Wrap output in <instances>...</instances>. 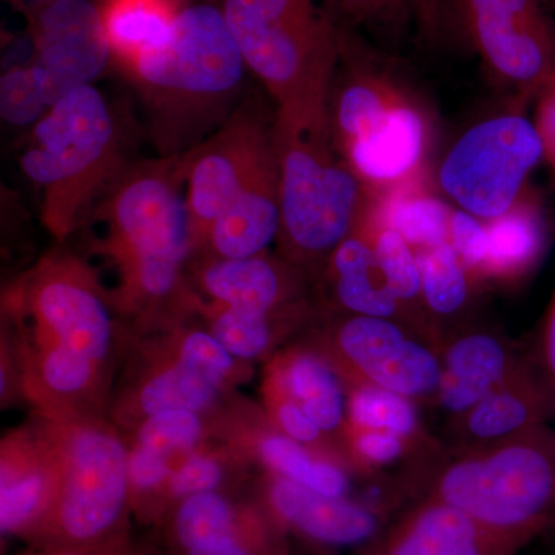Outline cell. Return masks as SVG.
Returning <instances> with one entry per match:
<instances>
[{
    "mask_svg": "<svg viewBox=\"0 0 555 555\" xmlns=\"http://www.w3.org/2000/svg\"><path fill=\"white\" fill-rule=\"evenodd\" d=\"M528 358L537 377L555 404V291Z\"/></svg>",
    "mask_w": 555,
    "mask_h": 555,
    "instance_id": "cell-42",
    "label": "cell"
},
{
    "mask_svg": "<svg viewBox=\"0 0 555 555\" xmlns=\"http://www.w3.org/2000/svg\"><path fill=\"white\" fill-rule=\"evenodd\" d=\"M554 414V401L529 363L473 408L449 418L443 443L451 452L488 447L547 423Z\"/></svg>",
    "mask_w": 555,
    "mask_h": 555,
    "instance_id": "cell-19",
    "label": "cell"
},
{
    "mask_svg": "<svg viewBox=\"0 0 555 555\" xmlns=\"http://www.w3.org/2000/svg\"><path fill=\"white\" fill-rule=\"evenodd\" d=\"M534 119L543 142V160L555 171V78L535 94Z\"/></svg>",
    "mask_w": 555,
    "mask_h": 555,
    "instance_id": "cell-44",
    "label": "cell"
},
{
    "mask_svg": "<svg viewBox=\"0 0 555 555\" xmlns=\"http://www.w3.org/2000/svg\"><path fill=\"white\" fill-rule=\"evenodd\" d=\"M327 113L335 145L369 192L433 173L436 122L426 102L389 57L345 31Z\"/></svg>",
    "mask_w": 555,
    "mask_h": 555,
    "instance_id": "cell-1",
    "label": "cell"
},
{
    "mask_svg": "<svg viewBox=\"0 0 555 555\" xmlns=\"http://www.w3.org/2000/svg\"><path fill=\"white\" fill-rule=\"evenodd\" d=\"M302 273L284 258L259 254L248 258L215 257L201 270V286L221 308L276 317L306 310Z\"/></svg>",
    "mask_w": 555,
    "mask_h": 555,
    "instance_id": "cell-18",
    "label": "cell"
},
{
    "mask_svg": "<svg viewBox=\"0 0 555 555\" xmlns=\"http://www.w3.org/2000/svg\"><path fill=\"white\" fill-rule=\"evenodd\" d=\"M327 98L280 105L273 144L280 179V241L284 258L312 272L364 217L371 192L332 137Z\"/></svg>",
    "mask_w": 555,
    "mask_h": 555,
    "instance_id": "cell-3",
    "label": "cell"
},
{
    "mask_svg": "<svg viewBox=\"0 0 555 555\" xmlns=\"http://www.w3.org/2000/svg\"><path fill=\"white\" fill-rule=\"evenodd\" d=\"M273 159V120L266 122L250 109L235 113L217 133L182 156L185 204L195 246L204 243L211 224Z\"/></svg>",
    "mask_w": 555,
    "mask_h": 555,
    "instance_id": "cell-12",
    "label": "cell"
},
{
    "mask_svg": "<svg viewBox=\"0 0 555 555\" xmlns=\"http://www.w3.org/2000/svg\"><path fill=\"white\" fill-rule=\"evenodd\" d=\"M542 539L546 540L547 545H550L551 551H553V554L555 555V524L553 528H551L550 531H547L546 534L542 537Z\"/></svg>",
    "mask_w": 555,
    "mask_h": 555,
    "instance_id": "cell-45",
    "label": "cell"
},
{
    "mask_svg": "<svg viewBox=\"0 0 555 555\" xmlns=\"http://www.w3.org/2000/svg\"><path fill=\"white\" fill-rule=\"evenodd\" d=\"M53 555H93V554H90V553H86V551H78V550H69V551H64V553H57V554H53Z\"/></svg>",
    "mask_w": 555,
    "mask_h": 555,
    "instance_id": "cell-46",
    "label": "cell"
},
{
    "mask_svg": "<svg viewBox=\"0 0 555 555\" xmlns=\"http://www.w3.org/2000/svg\"><path fill=\"white\" fill-rule=\"evenodd\" d=\"M488 224L481 284H513L539 268L550 246V225L539 199L526 190L516 206Z\"/></svg>",
    "mask_w": 555,
    "mask_h": 555,
    "instance_id": "cell-23",
    "label": "cell"
},
{
    "mask_svg": "<svg viewBox=\"0 0 555 555\" xmlns=\"http://www.w3.org/2000/svg\"><path fill=\"white\" fill-rule=\"evenodd\" d=\"M108 246L139 298L163 299L178 287L193 244L181 160L120 170L100 207Z\"/></svg>",
    "mask_w": 555,
    "mask_h": 555,
    "instance_id": "cell-5",
    "label": "cell"
},
{
    "mask_svg": "<svg viewBox=\"0 0 555 555\" xmlns=\"http://www.w3.org/2000/svg\"><path fill=\"white\" fill-rule=\"evenodd\" d=\"M31 292L36 321L54 345L100 363L112 341V318L90 278L72 262L43 268Z\"/></svg>",
    "mask_w": 555,
    "mask_h": 555,
    "instance_id": "cell-15",
    "label": "cell"
},
{
    "mask_svg": "<svg viewBox=\"0 0 555 555\" xmlns=\"http://www.w3.org/2000/svg\"><path fill=\"white\" fill-rule=\"evenodd\" d=\"M31 67L13 68L0 80V115L13 126L38 124L49 112Z\"/></svg>",
    "mask_w": 555,
    "mask_h": 555,
    "instance_id": "cell-37",
    "label": "cell"
},
{
    "mask_svg": "<svg viewBox=\"0 0 555 555\" xmlns=\"http://www.w3.org/2000/svg\"><path fill=\"white\" fill-rule=\"evenodd\" d=\"M130 69L171 156L217 118L247 67L222 10L193 5L178 11L169 38Z\"/></svg>",
    "mask_w": 555,
    "mask_h": 555,
    "instance_id": "cell-4",
    "label": "cell"
},
{
    "mask_svg": "<svg viewBox=\"0 0 555 555\" xmlns=\"http://www.w3.org/2000/svg\"><path fill=\"white\" fill-rule=\"evenodd\" d=\"M96 363L67 347H51L43 356L40 374L43 383L53 392L72 396L86 389L93 378Z\"/></svg>",
    "mask_w": 555,
    "mask_h": 555,
    "instance_id": "cell-39",
    "label": "cell"
},
{
    "mask_svg": "<svg viewBox=\"0 0 555 555\" xmlns=\"http://www.w3.org/2000/svg\"><path fill=\"white\" fill-rule=\"evenodd\" d=\"M272 382L327 436L341 438L347 425L346 387L326 358L315 349L292 350L276 364Z\"/></svg>",
    "mask_w": 555,
    "mask_h": 555,
    "instance_id": "cell-25",
    "label": "cell"
},
{
    "mask_svg": "<svg viewBox=\"0 0 555 555\" xmlns=\"http://www.w3.org/2000/svg\"><path fill=\"white\" fill-rule=\"evenodd\" d=\"M352 22L369 30L398 31L406 27L412 14H420L426 25L434 22L440 0H332Z\"/></svg>",
    "mask_w": 555,
    "mask_h": 555,
    "instance_id": "cell-35",
    "label": "cell"
},
{
    "mask_svg": "<svg viewBox=\"0 0 555 555\" xmlns=\"http://www.w3.org/2000/svg\"><path fill=\"white\" fill-rule=\"evenodd\" d=\"M529 364L502 334L477 326L456 328L441 346V379L434 406L449 418L463 414Z\"/></svg>",
    "mask_w": 555,
    "mask_h": 555,
    "instance_id": "cell-17",
    "label": "cell"
},
{
    "mask_svg": "<svg viewBox=\"0 0 555 555\" xmlns=\"http://www.w3.org/2000/svg\"><path fill=\"white\" fill-rule=\"evenodd\" d=\"M449 243L454 247L463 264L481 286L486 255H488V224L483 219L454 207Z\"/></svg>",
    "mask_w": 555,
    "mask_h": 555,
    "instance_id": "cell-40",
    "label": "cell"
},
{
    "mask_svg": "<svg viewBox=\"0 0 555 555\" xmlns=\"http://www.w3.org/2000/svg\"><path fill=\"white\" fill-rule=\"evenodd\" d=\"M320 270L338 315L389 318L411 326L387 286L371 241L360 228L332 251Z\"/></svg>",
    "mask_w": 555,
    "mask_h": 555,
    "instance_id": "cell-21",
    "label": "cell"
},
{
    "mask_svg": "<svg viewBox=\"0 0 555 555\" xmlns=\"http://www.w3.org/2000/svg\"><path fill=\"white\" fill-rule=\"evenodd\" d=\"M270 383H272L269 392L270 406H272L278 430L315 452L317 455L343 466L341 462L335 459L334 449L327 447L326 441H324L327 434L280 386L273 382Z\"/></svg>",
    "mask_w": 555,
    "mask_h": 555,
    "instance_id": "cell-38",
    "label": "cell"
},
{
    "mask_svg": "<svg viewBox=\"0 0 555 555\" xmlns=\"http://www.w3.org/2000/svg\"><path fill=\"white\" fill-rule=\"evenodd\" d=\"M347 466L363 476H379L383 470L398 465L425 460L409 441L392 433L352 425L347 422L341 436Z\"/></svg>",
    "mask_w": 555,
    "mask_h": 555,
    "instance_id": "cell-33",
    "label": "cell"
},
{
    "mask_svg": "<svg viewBox=\"0 0 555 555\" xmlns=\"http://www.w3.org/2000/svg\"><path fill=\"white\" fill-rule=\"evenodd\" d=\"M268 503L270 516L281 528L328 547L364 546L390 518L385 506L318 494L278 476L270 481Z\"/></svg>",
    "mask_w": 555,
    "mask_h": 555,
    "instance_id": "cell-16",
    "label": "cell"
},
{
    "mask_svg": "<svg viewBox=\"0 0 555 555\" xmlns=\"http://www.w3.org/2000/svg\"><path fill=\"white\" fill-rule=\"evenodd\" d=\"M259 456L278 477L312 489L318 494L347 496L350 478L346 467L317 455L283 433L268 434L259 441Z\"/></svg>",
    "mask_w": 555,
    "mask_h": 555,
    "instance_id": "cell-31",
    "label": "cell"
},
{
    "mask_svg": "<svg viewBox=\"0 0 555 555\" xmlns=\"http://www.w3.org/2000/svg\"><path fill=\"white\" fill-rule=\"evenodd\" d=\"M369 211L397 230L415 251L449 243L454 206L438 192L434 173L371 193Z\"/></svg>",
    "mask_w": 555,
    "mask_h": 555,
    "instance_id": "cell-24",
    "label": "cell"
},
{
    "mask_svg": "<svg viewBox=\"0 0 555 555\" xmlns=\"http://www.w3.org/2000/svg\"><path fill=\"white\" fill-rule=\"evenodd\" d=\"M346 387L347 422L382 429L404 438L423 459L443 452V440L433 436L423 425L418 404L411 398L382 387L352 385Z\"/></svg>",
    "mask_w": 555,
    "mask_h": 555,
    "instance_id": "cell-28",
    "label": "cell"
},
{
    "mask_svg": "<svg viewBox=\"0 0 555 555\" xmlns=\"http://www.w3.org/2000/svg\"><path fill=\"white\" fill-rule=\"evenodd\" d=\"M532 542L488 528L436 500H418L390 516L356 555H518Z\"/></svg>",
    "mask_w": 555,
    "mask_h": 555,
    "instance_id": "cell-14",
    "label": "cell"
},
{
    "mask_svg": "<svg viewBox=\"0 0 555 555\" xmlns=\"http://www.w3.org/2000/svg\"><path fill=\"white\" fill-rule=\"evenodd\" d=\"M416 258L426 317L443 346L448 334L466 326L465 318L477 295L478 283L451 243L416 250Z\"/></svg>",
    "mask_w": 555,
    "mask_h": 555,
    "instance_id": "cell-26",
    "label": "cell"
},
{
    "mask_svg": "<svg viewBox=\"0 0 555 555\" xmlns=\"http://www.w3.org/2000/svg\"><path fill=\"white\" fill-rule=\"evenodd\" d=\"M222 480L221 466L210 456L193 455L185 460L169 480L170 494L177 499L217 491Z\"/></svg>",
    "mask_w": 555,
    "mask_h": 555,
    "instance_id": "cell-41",
    "label": "cell"
},
{
    "mask_svg": "<svg viewBox=\"0 0 555 555\" xmlns=\"http://www.w3.org/2000/svg\"><path fill=\"white\" fill-rule=\"evenodd\" d=\"M224 375L179 352L173 366L159 372L142 387L139 404L145 415L166 411H204L217 400Z\"/></svg>",
    "mask_w": 555,
    "mask_h": 555,
    "instance_id": "cell-30",
    "label": "cell"
},
{
    "mask_svg": "<svg viewBox=\"0 0 555 555\" xmlns=\"http://www.w3.org/2000/svg\"><path fill=\"white\" fill-rule=\"evenodd\" d=\"M547 5H550L551 13H553L554 20H555V0H546Z\"/></svg>",
    "mask_w": 555,
    "mask_h": 555,
    "instance_id": "cell-47",
    "label": "cell"
},
{
    "mask_svg": "<svg viewBox=\"0 0 555 555\" xmlns=\"http://www.w3.org/2000/svg\"><path fill=\"white\" fill-rule=\"evenodd\" d=\"M436 500L478 524L539 540L555 524V429L542 423L516 437L429 456L404 466L396 505Z\"/></svg>",
    "mask_w": 555,
    "mask_h": 555,
    "instance_id": "cell-2",
    "label": "cell"
},
{
    "mask_svg": "<svg viewBox=\"0 0 555 555\" xmlns=\"http://www.w3.org/2000/svg\"><path fill=\"white\" fill-rule=\"evenodd\" d=\"M173 529L185 555H272L278 550L269 529L241 531L235 509L217 491L182 500Z\"/></svg>",
    "mask_w": 555,
    "mask_h": 555,
    "instance_id": "cell-22",
    "label": "cell"
},
{
    "mask_svg": "<svg viewBox=\"0 0 555 555\" xmlns=\"http://www.w3.org/2000/svg\"><path fill=\"white\" fill-rule=\"evenodd\" d=\"M112 54L102 11L87 0H54L40 11L31 69L49 107L91 86Z\"/></svg>",
    "mask_w": 555,
    "mask_h": 555,
    "instance_id": "cell-13",
    "label": "cell"
},
{
    "mask_svg": "<svg viewBox=\"0 0 555 555\" xmlns=\"http://www.w3.org/2000/svg\"><path fill=\"white\" fill-rule=\"evenodd\" d=\"M57 488L39 467L10 473L3 469L0 488V526L3 532H21L49 518Z\"/></svg>",
    "mask_w": 555,
    "mask_h": 555,
    "instance_id": "cell-32",
    "label": "cell"
},
{
    "mask_svg": "<svg viewBox=\"0 0 555 555\" xmlns=\"http://www.w3.org/2000/svg\"><path fill=\"white\" fill-rule=\"evenodd\" d=\"M171 476L169 456L144 447H137L129 455L130 485L138 491L159 488Z\"/></svg>",
    "mask_w": 555,
    "mask_h": 555,
    "instance_id": "cell-43",
    "label": "cell"
},
{
    "mask_svg": "<svg viewBox=\"0 0 555 555\" xmlns=\"http://www.w3.org/2000/svg\"><path fill=\"white\" fill-rule=\"evenodd\" d=\"M460 30L489 79L534 100L555 78V20L546 0H451Z\"/></svg>",
    "mask_w": 555,
    "mask_h": 555,
    "instance_id": "cell-10",
    "label": "cell"
},
{
    "mask_svg": "<svg viewBox=\"0 0 555 555\" xmlns=\"http://www.w3.org/2000/svg\"><path fill=\"white\" fill-rule=\"evenodd\" d=\"M280 179L278 164L255 175L238 198L211 224L206 235L215 257L248 258L264 254L280 233Z\"/></svg>",
    "mask_w": 555,
    "mask_h": 555,
    "instance_id": "cell-20",
    "label": "cell"
},
{
    "mask_svg": "<svg viewBox=\"0 0 555 555\" xmlns=\"http://www.w3.org/2000/svg\"><path fill=\"white\" fill-rule=\"evenodd\" d=\"M177 14L170 0H108L102 20L112 53L130 68L169 38Z\"/></svg>",
    "mask_w": 555,
    "mask_h": 555,
    "instance_id": "cell-29",
    "label": "cell"
},
{
    "mask_svg": "<svg viewBox=\"0 0 555 555\" xmlns=\"http://www.w3.org/2000/svg\"><path fill=\"white\" fill-rule=\"evenodd\" d=\"M201 434L203 425L196 412H159L145 420L139 429L138 444L170 459L173 452H185L195 447Z\"/></svg>",
    "mask_w": 555,
    "mask_h": 555,
    "instance_id": "cell-36",
    "label": "cell"
},
{
    "mask_svg": "<svg viewBox=\"0 0 555 555\" xmlns=\"http://www.w3.org/2000/svg\"><path fill=\"white\" fill-rule=\"evenodd\" d=\"M118 152L112 109L93 86L72 91L36 124L21 166L42 190V219L54 235H67L118 177Z\"/></svg>",
    "mask_w": 555,
    "mask_h": 555,
    "instance_id": "cell-6",
    "label": "cell"
},
{
    "mask_svg": "<svg viewBox=\"0 0 555 555\" xmlns=\"http://www.w3.org/2000/svg\"><path fill=\"white\" fill-rule=\"evenodd\" d=\"M221 10L276 107L328 96L343 31L315 0H224Z\"/></svg>",
    "mask_w": 555,
    "mask_h": 555,
    "instance_id": "cell-7",
    "label": "cell"
},
{
    "mask_svg": "<svg viewBox=\"0 0 555 555\" xmlns=\"http://www.w3.org/2000/svg\"><path fill=\"white\" fill-rule=\"evenodd\" d=\"M358 228L363 230L364 235L371 241L387 286L406 312L409 323L441 353L440 339L430 326L423 305L422 273L416 251L397 230L390 229L375 218L369 211V204Z\"/></svg>",
    "mask_w": 555,
    "mask_h": 555,
    "instance_id": "cell-27",
    "label": "cell"
},
{
    "mask_svg": "<svg viewBox=\"0 0 555 555\" xmlns=\"http://www.w3.org/2000/svg\"><path fill=\"white\" fill-rule=\"evenodd\" d=\"M525 102L467 127L441 155L434 181L455 208L491 221L525 195L532 171L543 163V142Z\"/></svg>",
    "mask_w": 555,
    "mask_h": 555,
    "instance_id": "cell-8",
    "label": "cell"
},
{
    "mask_svg": "<svg viewBox=\"0 0 555 555\" xmlns=\"http://www.w3.org/2000/svg\"><path fill=\"white\" fill-rule=\"evenodd\" d=\"M305 312L306 310H301L286 315L262 317L221 308L215 317L211 334L225 347L230 356L254 360L261 357L272 345L275 318L305 315Z\"/></svg>",
    "mask_w": 555,
    "mask_h": 555,
    "instance_id": "cell-34",
    "label": "cell"
},
{
    "mask_svg": "<svg viewBox=\"0 0 555 555\" xmlns=\"http://www.w3.org/2000/svg\"><path fill=\"white\" fill-rule=\"evenodd\" d=\"M62 476L49 514L53 531L75 545L108 534L126 507L129 455L118 438L96 427H80L62 452Z\"/></svg>",
    "mask_w": 555,
    "mask_h": 555,
    "instance_id": "cell-11",
    "label": "cell"
},
{
    "mask_svg": "<svg viewBox=\"0 0 555 555\" xmlns=\"http://www.w3.org/2000/svg\"><path fill=\"white\" fill-rule=\"evenodd\" d=\"M317 345V352L345 386L382 387L416 404H436L440 350L408 324L389 318L338 315Z\"/></svg>",
    "mask_w": 555,
    "mask_h": 555,
    "instance_id": "cell-9",
    "label": "cell"
}]
</instances>
